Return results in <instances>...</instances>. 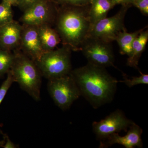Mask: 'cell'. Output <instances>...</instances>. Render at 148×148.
<instances>
[{
	"label": "cell",
	"instance_id": "6da1fadb",
	"mask_svg": "<svg viewBox=\"0 0 148 148\" xmlns=\"http://www.w3.org/2000/svg\"><path fill=\"white\" fill-rule=\"evenodd\" d=\"M73 77L81 95L94 108L112 101L116 91L118 81L105 68L88 63L71 71Z\"/></svg>",
	"mask_w": 148,
	"mask_h": 148
},
{
	"label": "cell",
	"instance_id": "7a4b0ae2",
	"mask_svg": "<svg viewBox=\"0 0 148 148\" xmlns=\"http://www.w3.org/2000/svg\"><path fill=\"white\" fill-rule=\"evenodd\" d=\"M69 6L56 13V30L63 45L69 47L71 50L78 51L90 32L89 9L86 10L82 7Z\"/></svg>",
	"mask_w": 148,
	"mask_h": 148
},
{
	"label": "cell",
	"instance_id": "3957f363",
	"mask_svg": "<svg viewBox=\"0 0 148 148\" xmlns=\"http://www.w3.org/2000/svg\"><path fill=\"white\" fill-rule=\"evenodd\" d=\"M10 71L14 82L37 101L40 100L41 73L36 63L22 51L15 49Z\"/></svg>",
	"mask_w": 148,
	"mask_h": 148
},
{
	"label": "cell",
	"instance_id": "277c9868",
	"mask_svg": "<svg viewBox=\"0 0 148 148\" xmlns=\"http://www.w3.org/2000/svg\"><path fill=\"white\" fill-rule=\"evenodd\" d=\"M71 49L63 45L60 48L45 51L35 62L42 76L48 80L64 76L71 73Z\"/></svg>",
	"mask_w": 148,
	"mask_h": 148
},
{
	"label": "cell",
	"instance_id": "5b68a950",
	"mask_svg": "<svg viewBox=\"0 0 148 148\" xmlns=\"http://www.w3.org/2000/svg\"><path fill=\"white\" fill-rule=\"evenodd\" d=\"M47 87L56 105L63 110L70 108L81 95L78 87L70 74L48 80Z\"/></svg>",
	"mask_w": 148,
	"mask_h": 148
},
{
	"label": "cell",
	"instance_id": "8992f818",
	"mask_svg": "<svg viewBox=\"0 0 148 148\" xmlns=\"http://www.w3.org/2000/svg\"><path fill=\"white\" fill-rule=\"evenodd\" d=\"M110 43L88 36L83 43L80 51L89 64L104 68L114 67V56Z\"/></svg>",
	"mask_w": 148,
	"mask_h": 148
},
{
	"label": "cell",
	"instance_id": "52a82bcc",
	"mask_svg": "<svg viewBox=\"0 0 148 148\" xmlns=\"http://www.w3.org/2000/svg\"><path fill=\"white\" fill-rule=\"evenodd\" d=\"M127 8V5H123L114 16L106 17L98 21L90 28L88 36L109 43L115 40L119 32L126 30L124 26V18Z\"/></svg>",
	"mask_w": 148,
	"mask_h": 148
},
{
	"label": "cell",
	"instance_id": "ba28073f",
	"mask_svg": "<svg viewBox=\"0 0 148 148\" xmlns=\"http://www.w3.org/2000/svg\"><path fill=\"white\" fill-rule=\"evenodd\" d=\"M133 123L125 116L123 112L118 110L101 121L94 122L92 129L96 137L101 142L114 133L121 131L127 132Z\"/></svg>",
	"mask_w": 148,
	"mask_h": 148
},
{
	"label": "cell",
	"instance_id": "9c48e42d",
	"mask_svg": "<svg viewBox=\"0 0 148 148\" xmlns=\"http://www.w3.org/2000/svg\"><path fill=\"white\" fill-rule=\"evenodd\" d=\"M56 14L48 0H41L24 10L20 21L22 25L38 27L49 24Z\"/></svg>",
	"mask_w": 148,
	"mask_h": 148
},
{
	"label": "cell",
	"instance_id": "30bf717a",
	"mask_svg": "<svg viewBox=\"0 0 148 148\" xmlns=\"http://www.w3.org/2000/svg\"><path fill=\"white\" fill-rule=\"evenodd\" d=\"M19 47L22 52L35 62L39 60L45 51L40 40L38 27L22 25Z\"/></svg>",
	"mask_w": 148,
	"mask_h": 148
},
{
	"label": "cell",
	"instance_id": "8fae6325",
	"mask_svg": "<svg viewBox=\"0 0 148 148\" xmlns=\"http://www.w3.org/2000/svg\"><path fill=\"white\" fill-rule=\"evenodd\" d=\"M127 134L123 136H120L118 133L110 135L106 140L101 141L100 148H107L115 144H119L126 148H133L137 147H143L141 135L143 130L133 122L129 127Z\"/></svg>",
	"mask_w": 148,
	"mask_h": 148
},
{
	"label": "cell",
	"instance_id": "7c38bea8",
	"mask_svg": "<svg viewBox=\"0 0 148 148\" xmlns=\"http://www.w3.org/2000/svg\"><path fill=\"white\" fill-rule=\"evenodd\" d=\"M22 25L17 21H11L0 28V45L3 49H17L21 40Z\"/></svg>",
	"mask_w": 148,
	"mask_h": 148
},
{
	"label": "cell",
	"instance_id": "4fadbf2b",
	"mask_svg": "<svg viewBox=\"0 0 148 148\" xmlns=\"http://www.w3.org/2000/svg\"><path fill=\"white\" fill-rule=\"evenodd\" d=\"M89 4L88 16L90 28L98 21L107 17L110 10L116 5L112 0H90Z\"/></svg>",
	"mask_w": 148,
	"mask_h": 148
},
{
	"label": "cell",
	"instance_id": "5bb4252c",
	"mask_svg": "<svg viewBox=\"0 0 148 148\" xmlns=\"http://www.w3.org/2000/svg\"><path fill=\"white\" fill-rule=\"evenodd\" d=\"M38 32L43 49L45 51L53 50L61 41L58 32L52 29L49 24L38 27Z\"/></svg>",
	"mask_w": 148,
	"mask_h": 148
},
{
	"label": "cell",
	"instance_id": "9a60e30c",
	"mask_svg": "<svg viewBox=\"0 0 148 148\" xmlns=\"http://www.w3.org/2000/svg\"><path fill=\"white\" fill-rule=\"evenodd\" d=\"M145 30V29H144ZM142 31L132 43V51L127 58V66L138 69V62L148 40V31Z\"/></svg>",
	"mask_w": 148,
	"mask_h": 148
},
{
	"label": "cell",
	"instance_id": "2e32d148",
	"mask_svg": "<svg viewBox=\"0 0 148 148\" xmlns=\"http://www.w3.org/2000/svg\"><path fill=\"white\" fill-rule=\"evenodd\" d=\"M145 29V28H143L133 33H127L125 30L119 33L115 41H116L119 46L120 52L121 54L127 55L128 56L130 55L134 40Z\"/></svg>",
	"mask_w": 148,
	"mask_h": 148
},
{
	"label": "cell",
	"instance_id": "e0dca14e",
	"mask_svg": "<svg viewBox=\"0 0 148 148\" xmlns=\"http://www.w3.org/2000/svg\"><path fill=\"white\" fill-rule=\"evenodd\" d=\"M14 55L10 51L0 49V75L10 70L13 63Z\"/></svg>",
	"mask_w": 148,
	"mask_h": 148
},
{
	"label": "cell",
	"instance_id": "ac0fdd59",
	"mask_svg": "<svg viewBox=\"0 0 148 148\" xmlns=\"http://www.w3.org/2000/svg\"><path fill=\"white\" fill-rule=\"evenodd\" d=\"M13 20L12 5L3 1L0 4V28Z\"/></svg>",
	"mask_w": 148,
	"mask_h": 148
},
{
	"label": "cell",
	"instance_id": "d6986e66",
	"mask_svg": "<svg viewBox=\"0 0 148 148\" xmlns=\"http://www.w3.org/2000/svg\"><path fill=\"white\" fill-rule=\"evenodd\" d=\"M141 75L139 77H132L131 79H128L126 75L123 76V80L120 81H118L119 82L124 83L128 87H132V86L139 84H148V75L144 74L141 73Z\"/></svg>",
	"mask_w": 148,
	"mask_h": 148
},
{
	"label": "cell",
	"instance_id": "ffe728a7",
	"mask_svg": "<svg viewBox=\"0 0 148 148\" xmlns=\"http://www.w3.org/2000/svg\"><path fill=\"white\" fill-rule=\"evenodd\" d=\"M14 82L13 78L9 71L8 72V76L6 79L5 80L0 88V104L2 102L7 92Z\"/></svg>",
	"mask_w": 148,
	"mask_h": 148
},
{
	"label": "cell",
	"instance_id": "44dd1931",
	"mask_svg": "<svg viewBox=\"0 0 148 148\" xmlns=\"http://www.w3.org/2000/svg\"><path fill=\"white\" fill-rule=\"evenodd\" d=\"M55 2L64 5L82 7L89 4L90 0H54Z\"/></svg>",
	"mask_w": 148,
	"mask_h": 148
},
{
	"label": "cell",
	"instance_id": "7402d4cb",
	"mask_svg": "<svg viewBox=\"0 0 148 148\" xmlns=\"http://www.w3.org/2000/svg\"><path fill=\"white\" fill-rule=\"evenodd\" d=\"M131 4L139 9L143 15H148V0H133Z\"/></svg>",
	"mask_w": 148,
	"mask_h": 148
},
{
	"label": "cell",
	"instance_id": "603a6c76",
	"mask_svg": "<svg viewBox=\"0 0 148 148\" xmlns=\"http://www.w3.org/2000/svg\"><path fill=\"white\" fill-rule=\"evenodd\" d=\"M41 0H19L18 6L23 11Z\"/></svg>",
	"mask_w": 148,
	"mask_h": 148
},
{
	"label": "cell",
	"instance_id": "cb8c5ba5",
	"mask_svg": "<svg viewBox=\"0 0 148 148\" xmlns=\"http://www.w3.org/2000/svg\"><path fill=\"white\" fill-rule=\"evenodd\" d=\"M3 1L8 3L12 6H17L19 0H3Z\"/></svg>",
	"mask_w": 148,
	"mask_h": 148
},
{
	"label": "cell",
	"instance_id": "d4e9b609",
	"mask_svg": "<svg viewBox=\"0 0 148 148\" xmlns=\"http://www.w3.org/2000/svg\"><path fill=\"white\" fill-rule=\"evenodd\" d=\"M116 4H122L123 5H126L125 0H112Z\"/></svg>",
	"mask_w": 148,
	"mask_h": 148
},
{
	"label": "cell",
	"instance_id": "484cf974",
	"mask_svg": "<svg viewBox=\"0 0 148 148\" xmlns=\"http://www.w3.org/2000/svg\"><path fill=\"white\" fill-rule=\"evenodd\" d=\"M133 0H125V4L126 5L129 4H131Z\"/></svg>",
	"mask_w": 148,
	"mask_h": 148
}]
</instances>
